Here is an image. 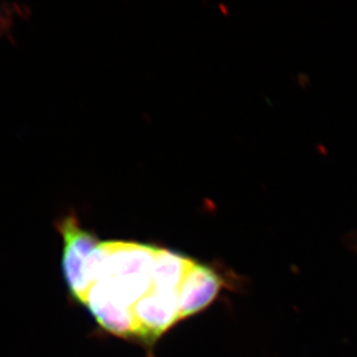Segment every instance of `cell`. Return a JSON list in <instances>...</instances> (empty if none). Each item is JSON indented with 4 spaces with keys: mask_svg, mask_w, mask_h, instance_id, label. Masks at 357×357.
Segmentation results:
<instances>
[{
    "mask_svg": "<svg viewBox=\"0 0 357 357\" xmlns=\"http://www.w3.org/2000/svg\"><path fill=\"white\" fill-rule=\"evenodd\" d=\"M222 279L211 268L192 261L178 289L180 319L210 306L222 287Z\"/></svg>",
    "mask_w": 357,
    "mask_h": 357,
    "instance_id": "cell-4",
    "label": "cell"
},
{
    "mask_svg": "<svg viewBox=\"0 0 357 357\" xmlns=\"http://www.w3.org/2000/svg\"><path fill=\"white\" fill-rule=\"evenodd\" d=\"M103 245L105 260L96 283L114 299L133 309L152 289L157 248L123 241H107Z\"/></svg>",
    "mask_w": 357,
    "mask_h": 357,
    "instance_id": "cell-1",
    "label": "cell"
},
{
    "mask_svg": "<svg viewBox=\"0 0 357 357\" xmlns=\"http://www.w3.org/2000/svg\"><path fill=\"white\" fill-rule=\"evenodd\" d=\"M192 263V260L184 255L157 248L152 267V288L178 293Z\"/></svg>",
    "mask_w": 357,
    "mask_h": 357,
    "instance_id": "cell-6",
    "label": "cell"
},
{
    "mask_svg": "<svg viewBox=\"0 0 357 357\" xmlns=\"http://www.w3.org/2000/svg\"><path fill=\"white\" fill-rule=\"evenodd\" d=\"M64 241L63 272L73 297L84 303L89 289L98 281L102 263L100 241L84 229L75 213L56 222Z\"/></svg>",
    "mask_w": 357,
    "mask_h": 357,
    "instance_id": "cell-2",
    "label": "cell"
},
{
    "mask_svg": "<svg viewBox=\"0 0 357 357\" xmlns=\"http://www.w3.org/2000/svg\"><path fill=\"white\" fill-rule=\"evenodd\" d=\"M84 304L107 332L119 337H138V325L132 307L115 300L98 283L89 289Z\"/></svg>",
    "mask_w": 357,
    "mask_h": 357,
    "instance_id": "cell-5",
    "label": "cell"
},
{
    "mask_svg": "<svg viewBox=\"0 0 357 357\" xmlns=\"http://www.w3.org/2000/svg\"><path fill=\"white\" fill-rule=\"evenodd\" d=\"M138 337L155 342L180 319L178 292L152 288L133 307Z\"/></svg>",
    "mask_w": 357,
    "mask_h": 357,
    "instance_id": "cell-3",
    "label": "cell"
}]
</instances>
